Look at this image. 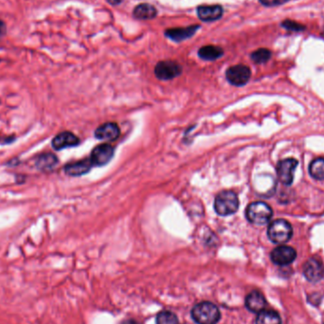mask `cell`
<instances>
[{
    "mask_svg": "<svg viewBox=\"0 0 324 324\" xmlns=\"http://www.w3.org/2000/svg\"><path fill=\"white\" fill-rule=\"evenodd\" d=\"M191 315L197 324H217L221 319L218 307L211 302H202L194 305Z\"/></svg>",
    "mask_w": 324,
    "mask_h": 324,
    "instance_id": "cell-1",
    "label": "cell"
},
{
    "mask_svg": "<svg viewBox=\"0 0 324 324\" xmlns=\"http://www.w3.org/2000/svg\"><path fill=\"white\" fill-rule=\"evenodd\" d=\"M213 208L220 216H229L234 214L239 209L238 196L232 191H222L215 196Z\"/></svg>",
    "mask_w": 324,
    "mask_h": 324,
    "instance_id": "cell-2",
    "label": "cell"
},
{
    "mask_svg": "<svg viewBox=\"0 0 324 324\" xmlns=\"http://www.w3.org/2000/svg\"><path fill=\"white\" fill-rule=\"evenodd\" d=\"M273 211L265 202H253L247 206L245 217L254 225H265L272 218Z\"/></svg>",
    "mask_w": 324,
    "mask_h": 324,
    "instance_id": "cell-3",
    "label": "cell"
},
{
    "mask_svg": "<svg viewBox=\"0 0 324 324\" xmlns=\"http://www.w3.org/2000/svg\"><path fill=\"white\" fill-rule=\"evenodd\" d=\"M293 235V230L289 222L285 219L274 220L268 226L267 236L275 244H285Z\"/></svg>",
    "mask_w": 324,
    "mask_h": 324,
    "instance_id": "cell-4",
    "label": "cell"
},
{
    "mask_svg": "<svg viewBox=\"0 0 324 324\" xmlns=\"http://www.w3.org/2000/svg\"><path fill=\"white\" fill-rule=\"evenodd\" d=\"M251 68L245 65L231 66L226 71V78L232 86H245L251 79Z\"/></svg>",
    "mask_w": 324,
    "mask_h": 324,
    "instance_id": "cell-5",
    "label": "cell"
},
{
    "mask_svg": "<svg viewBox=\"0 0 324 324\" xmlns=\"http://www.w3.org/2000/svg\"><path fill=\"white\" fill-rule=\"evenodd\" d=\"M182 73V66L175 61H161L155 67L156 77L162 81L172 80Z\"/></svg>",
    "mask_w": 324,
    "mask_h": 324,
    "instance_id": "cell-6",
    "label": "cell"
},
{
    "mask_svg": "<svg viewBox=\"0 0 324 324\" xmlns=\"http://www.w3.org/2000/svg\"><path fill=\"white\" fill-rule=\"evenodd\" d=\"M298 166L295 159H285L281 160L277 166L279 180L285 185H291L294 180V172Z\"/></svg>",
    "mask_w": 324,
    "mask_h": 324,
    "instance_id": "cell-7",
    "label": "cell"
},
{
    "mask_svg": "<svg viewBox=\"0 0 324 324\" xmlns=\"http://www.w3.org/2000/svg\"><path fill=\"white\" fill-rule=\"evenodd\" d=\"M297 257L296 251L288 245H280L272 251L271 261L277 265H287L293 263Z\"/></svg>",
    "mask_w": 324,
    "mask_h": 324,
    "instance_id": "cell-8",
    "label": "cell"
},
{
    "mask_svg": "<svg viewBox=\"0 0 324 324\" xmlns=\"http://www.w3.org/2000/svg\"><path fill=\"white\" fill-rule=\"evenodd\" d=\"M115 150L112 146L108 143H103L101 145L96 146L91 152L89 159L92 161L93 166H105L110 162L114 157Z\"/></svg>",
    "mask_w": 324,
    "mask_h": 324,
    "instance_id": "cell-9",
    "label": "cell"
},
{
    "mask_svg": "<svg viewBox=\"0 0 324 324\" xmlns=\"http://www.w3.org/2000/svg\"><path fill=\"white\" fill-rule=\"evenodd\" d=\"M305 278L311 283H318L324 277V266L317 258L309 259L304 265Z\"/></svg>",
    "mask_w": 324,
    "mask_h": 324,
    "instance_id": "cell-10",
    "label": "cell"
},
{
    "mask_svg": "<svg viewBox=\"0 0 324 324\" xmlns=\"http://www.w3.org/2000/svg\"><path fill=\"white\" fill-rule=\"evenodd\" d=\"M79 138L73 133L68 132V131L60 133L56 137H54V139L52 141L53 149L57 151L75 147V146L79 145Z\"/></svg>",
    "mask_w": 324,
    "mask_h": 324,
    "instance_id": "cell-11",
    "label": "cell"
},
{
    "mask_svg": "<svg viewBox=\"0 0 324 324\" xmlns=\"http://www.w3.org/2000/svg\"><path fill=\"white\" fill-rule=\"evenodd\" d=\"M120 129L115 122H106L99 126L95 131L96 139L104 141H114L119 139Z\"/></svg>",
    "mask_w": 324,
    "mask_h": 324,
    "instance_id": "cell-12",
    "label": "cell"
},
{
    "mask_svg": "<svg viewBox=\"0 0 324 324\" xmlns=\"http://www.w3.org/2000/svg\"><path fill=\"white\" fill-rule=\"evenodd\" d=\"M200 26L193 25V26L186 27V28H175V29H168L165 32V35L173 40L176 42H181L183 40L188 39L194 35L197 32Z\"/></svg>",
    "mask_w": 324,
    "mask_h": 324,
    "instance_id": "cell-13",
    "label": "cell"
},
{
    "mask_svg": "<svg viewBox=\"0 0 324 324\" xmlns=\"http://www.w3.org/2000/svg\"><path fill=\"white\" fill-rule=\"evenodd\" d=\"M93 167L92 161L90 159H85L69 163L65 166V172L70 177H81L84 176L91 170Z\"/></svg>",
    "mask_w": 324,
    "mask_h": 324,
    "instance_id": "cell-14",
    "label": "cell"
},
{
    "mask_svg": "<svg viewBox=\"0 0 324 324\" xmlns=\"http://www.w3.org/2000/svg\"><path fill=\"white\" fill-rule=\"evenodd\" d=\"M245 307L252 313H260L265 310L266 301L264 295L260 291H252L245 298Z\"/></svg>",
    "mask_w": 324,
    "mask_h": 324,
    "instance_id": "cell-15",
    "label": "cell"
},
{
    "mask_svg": "<svg viewBox=\"0 0 324 324\" xmlns=\"http://www.w3.org/2000/svg\"><path fill=\"white\" fill-rule=\"evenodd\" d=\"M197 14L200 20L205 22H212L220 19L223 15V8L220 5L199 6Z\"/></svg>",
    "mask_w": 324,
    "mask_h": 324,
    "instance_id": "cell-16",
    "label": "cell"
},
{
    "mask_svg": "<svg viewBox=\"0 0 324 324\" xmlns=\"http://www.w3.org/2000/svg\"><path fill=\"white\" fill-rule=\"evenodd\" d=\"M133 13H134V16L138 19L150 20L157 16L158 11L151 4L142 3V4H139L135 8Z\"/></svg>",
    "mask_w": 324,
    "mask_h": 324,
    "instance_id": "cell-17",
    "label": "cell"
},
{
    "mask_svg": "<svg viewBox=\"0 0 324 324\" xmlns=\"http://www.w3.org/2000/svg\"><path fill=\"white\" fill-rule=\"evenodd\" d=\"M223 54H224L223 49L220 46H202L198 52L199 57L206 61L217 60Z\"/></svg>",
    "mask_w": 324,
    "mask_h": 324,
    "instance_id": "cell-18",
    "label": "cell"
},
{
    "mask_svg": "<svg viewBox=\"0 0 324 324\" xmlns=\"http://www.w3.org/2000/svg\"><path fill=\"white\" fill-rule=\"evenodd\" d=\"M256 324H282V319L274 310H263L258 314Z\"/></svg>",
    "mask_w": 324,
    "mask_h": 324,
    "instance_id": "cell-19",
    "label": "cell"
},
{
    "mask_svg": "<svg viewBox=\"0 0 324 324\" xmlns=\"http://www.w3.org/2000/svg\"><path fill=\"white\" fill-rule=\"evenodd\" d=\"M58 162V159L53 154H45L39 157L36 160V167L41 170H51L55 167Z\"/></svg>",
    "mask_w": 324,
    "mask_h": 324,
    "instance_id": "cell-20",
    "label": "cell"
},
{
    "mask_svg": "<svg viewBox=\"0 0 324 324\" xmlns=\"http://www.w3.org/2000/svg\"><path fill=\"white\" fill-rule=\"evenodd\" d=\"M309 173L312 178L317 180H324V159H315L309 165Z\"/></svg>",
    "mask_w": 324,
    "mask_h": 324,
    "instance_id": "cell-21",
    "label": "cell"
},
{
    "mask_svg": "<svg viewBox=\"0 0 324 324\" xmlns=\"http://www.w3.org/2000/svg\"><path fill=\"white\" fill-rule=\"evenodd\" d=\"M156 324H179L177 315L171 311H162L158 314Z\"/></svg>",
    "mask_w": 324,
    "mask_h": 324,
    "instance_id": "cell-22",
    "label": "cell"
},
{
    "mask_svg": "<svg viewBox=\"0 0 324 324\" xmlns=\"http://www.w3.org/2000/svg\"><path fill=\"white\" fill-rule=\"evenodd\" d=\"M271 57V52L267 48H260L252 53V59L256 64L266 63Z\"/></svg>",
    "mask_w": 324,
    "mask_h": 324,
    "instance_id": "cell-23",
    "label": "cell"
},
{
    "mask_svg": "<svg viewBox=\"0 0 324 324\" xmlns=\"http://www.w3.org/2000/svg\"><path fill=\"white\" fill-rule=\"evenodd\" d=\"M282 26L285 28L288 31H293V32H302L305 31V27L301 25L298 22H294L290 20H285L284 23L282 24Z\"/></svg>",
    "mask_w": 324,
    "mask_h": 324,
    "instance_id": "cell-24",
    "label": "cell"
},
{
    "mask_svg": "<svg viewBox=\"0 0 324 324\" xmlns=\"http://www.w3.org/2000/svg\"><path fill=\"white\" fill-rule=\"evenodd\" d=\"M289 0H260V2L267 7H275L283 5L286 2H288Z\"/></svg>",
    "mask_w": 324,
    "mask_h": 324,
    "instance_id": "cell-25",
    "label": "cell"
},
{
    "mask_svg": "<svg viewBox=\"0 0 324 324\" xmlns=\"http://www.w3.org/2000/svg\"><path fill=\"white\" fill-rule=\"evenodd\" d=\"M5 33H6V25L2 20L0 19V38L4 35Z\"/></svg>",
    "mask_w": 324,
    "mask_h": 324,
    "instance_id": "cell-26",
    "label": "cell"
},
{
    "mask_svg": "<svg viewBox=\"0 0 324 324\" xmlns=\"http://www.w3.org/2000/svg\"><path fill=\"white\" fill-rule=\"evenodd\" d=\"M106 1H107L109 4L116 6V5H119V4H120L123 0H106Z\"/></svg>",
    "mask_w": 324,
    "mask_h": 324,
    "instance_id": "cell-27",
    "label": "cell"
},
{
    "mask_svg": "<svg viewBox=\"0 0 324 324\" xmlns=\"http://www.w3.org/2000/svg\"><path fill=\"white\" fill-rule=\"evenodd\" d=\"M122 324H140L139 322H138L137 320H135V319H127L124 322H122Z\"/></svg>",
    "mask_w": 324,
    "mask_h": 324,
    "instance_id": "cell-28",
    "label": "cell"
}]
</instances>
